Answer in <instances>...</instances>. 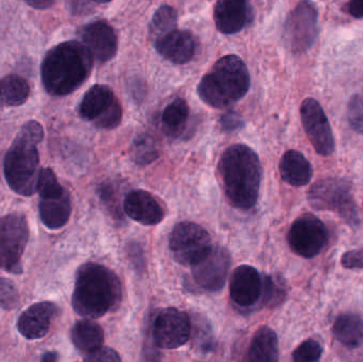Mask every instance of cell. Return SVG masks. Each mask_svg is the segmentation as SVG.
<instances>
[{
    "label": "cell",
    "mask_w": 363,
    "mask_h": 362,
    "mask_svg": "<svg viewBox=\"0 0 363 362\" xmlns=\"http://www.w3.org/2000/svg\"><path fill=\"white\" fill-rule=\"evenodd\" d=\"M226 198L234 208L247 210L257 203L262 168L255 151L245 145L228 147L218 165Z\"/></svg>",
    "instance_id": "6da1fadb"
},
{
    "label": "cell",
    "mask_w": 363,
    "mask_h": 362,
    "mask_svg": "<svg viewBox=\"0 0 363 362\" xmlns=\"http://www.w3.org/2000/svg\"><path fill=\"white\" fill-rule=\"evenodd\" d=\"M123 299L117 274L96 263H86L76 274L72 305L74 312L87 319L101 318L117 310Z\"/></svg>",
    "instance_id": "7a4b0ae2"
},
{
    "label": "cell",
    "mask_w": 363,
    "mask_h": 362,
    "mask_svg": "<svg viewBox=\"0 0 363 362\" xmlns=\"http://www.w3.org/2000/svg\"><path fill=\"white\" fill-rule=\"evenodd\" d=\"M94 57L83 43H61L51 48L42 63V81L47 93L66 96L78 89L91 74Z\"/></svg>",
    "instance_id": "3957f363"
},
{
    "label": "cell",
    "mask_w": 363,
    "mask_h": 362,
    "mask_svg": "<svg viewBox=\"0 0 363 362\" xmlns=\"http://www.w3.org/2000/svg\"><path fill=\"white\" fill-rule=\"evenodd\" d=\"M43 137L42 125L38 121H28L11 145L4 159V176L9 187L23 197H29L38 191L40 172L38 145Z\"/></svg>",
    "instance_id": "277c9868"
},
{
    "label": "cell",
    "mask_w": 363,
    "mask_h": 362,
    "mask_svg": "<svg viewBox=\"0 0 363 362\" xmlns=\"http://www.w3.org/2000/svg\"><path fill=\"white\" fill-rule=\"evenodd\" d=\"M249 70L235 55L221 57L198 85L199 97L207 106L223 108L242 99L250 89Z\"/></svg>",
    "instance_id": "5b68a950"
},
{
    "label": "cell",
    "mask_w": 363,
    "mask_h": 362,
    "mask_svg": "<svg viewBox=\"0 0 363 362\" xmlns=\"http://www.w3.org/2000/svg\"><path fill=\"white\" fill-rule=\"evenodd\" d=\"M308 202L315 210L337 213L351 227L359 225L357 206L347 181L336 178L319 181L308 191Z\"/></svg>",
    "instance_id": "8992f818"
},
{
    "label": "cell",
    "mask_w": 363,
    "mask_h": 362,
    "mask_svg": "<svg viewBox=\"0 0 363 362\" xmlns=\"http://www.w3.org/2000/svg\"><path fill=\"white\" fill-rule=\"evenodd\" d=\"M27 218L14 213L0 218V269L21 274V257L29 240Z\"/></svg>",
    "instance_id": "52a82bcc"
},
{
    "label": "cell",
    "mask_w": 363,
    "mask_h": 362,
    "mask_svg": "<svg viewBox=\"0 0 363 362\" xmlns=\"http://www.w3.org/2000/svg\"><path fill=\"white\" fill-rule=\"evenodd\" d=\"M169 248L178 263L192 267L211 252L213 244L211 236L204 227L184 221L172 229Z\"/></svg>",
    "instance_id": "ba28073f"
},
{
    "label": "cell",
    "mask_w": 363,
    "mask_h": 362,
    "mask_svg": "<svg viewBox=\"0 0 363 362\" xmlns=\"http://www.w3.org/2000/svg\"><path fill=\"white\" fill-rule=\"evenodd\" d=\"M318 9L311 0H302L288 15L284 40L294 53L308 50L318 35Z\"/></svg>",
    "instance_id": "9c48e42d"
},
{
    "label": "cell",
    "mask_w": 363,
    "mask_h": 362,
    "mask_svg": "<svg viewBox=\"0 0 363 362\" xmlns=\"http://www.w3.org/2000/svg\"><path fill=\"white\" fill-rule=\"evenodd\" d=\"M290 249L298 256L313 259L322 252L328 242V231L318 217L311 214L298 217L287 236Z\"/></svg>",
    "instance_id": "30bf717a"
},
{
    "label": "cell",
    "mask_w": 363,
    "mask_h": 362,
    "mask_svg": "<svg viewBox=\"0 0 363 362\" xmlns=\"http://www.w3.org/2000/svg\"><path fill=\"white\" fill-rule=\"evenodd\" d=\"M301 119L307 137L318 154L328 157L335 150V138L332 127L321 104L307 98L301 104Z\"/></svg>",
    "instance_id": "8fae6325"
},
{
    "label": "cell",
    "mask_w": 363,
    "mask_h": 362,
    "mask_svg": "<svg viewBox=\"0 0 363 362\" xmlns=\"http://www.w3.org/2000/svg\"><path fill=\"white\" fill-rule=\"evenodd\" d=\"M191 335V320L177 308L162 310L153 323V340L159 348L174 350L187 344Z\"/></svg>",
    "instance_id": "7c38bea8"
},
{
    "label": "cell",
    "mask_w": 363,
    "mask_h": 362,
    "mask_svg": "<svg viewBox=\"0 0 363 362\" xmlns=\"http://www.w3.org/2000/svg\"><path fill=\"white\" fill-rule=\"evenodd\" d=\"M192 268L194 282L200 288L209 293L221 290L230 271V253L223 247L213 246L211 252Z\"/></svg>",
    "instance_id": "4fadbf2b"
},
{
    "label": "cell",
    "mask_w": 363,
    "mask_h": 362,
    "mask_svg": "<svg viewBox=\"0 0 363 362\" xmlns=\"http://www.w3.org/2000/svg\"><path fill=\"white\" fill-rule=\"evenodd\" d=\"M81 38L96 61L104 63L116 55L118 38L106 21H97L85 26L81 31Z\"/></svg>",
    "instance_id": "5bb4252c"
},
{
    "label": "cell",
    "mask_w": 363,
    "mask_h": 362,
    "mask_svg": "<svg viewBox=\"0 0 363 362\" xmlns=\"http://www.w3.org/2000/svg\"><path fill=\"white\" fill-rule=\"evenodd\" d=\"M262 278L252 266H239L233 272L230 295L233 302L241 307L255 305L262 298Z\"/></svg>",
    "instance_id": "9a60e30c"
},
{
    "label": "cell",
    "mask_w": 363,
    "mask_h": 362,
    "mask_svg": "<svg viewBox=\"0 0 363 362\" xmlns=\"http://www.w3.org/2000/svg\"><path fill=\"white\" fill-rule=\"evenodd\" d=\"M57 314L59 308L51 302L33 304L19 316L17 329L26 339H40L48 334Z\"/></svg>",
    "instance_id": "2e32d148"
},
{
    "label": "cell",
    "mask_w": 363,
    "mask_h": 362,
    "mask_svg": "<svg viewBox=\"0 0 363 362\" xmlns=\"http://www.w3.org/2000/svg\"><path fill=\"white\" fill-rule=\"evenodd\" d=\"M213 18L221 33H238L251 21V6L247 0H218Z\"/></svg>",
    "instance_id": "e0dca14e"
},
{
    "label": "cell",
    "mask_w": 363,
    "mask_h": 362,
    "mask_svg": "<svg viewBox=\"0 0 363 362\" xmlns=\"http://www.w3.org/2000/svg\"><path fill=\"white\" fill-rule=\"evenodd\" d=\"M125 214L143 225H157L164 219V210L148 191L136 189L128 193L123 202Z\"/></svg>",
    "instance_id": "ac0fdd59"
},
{
    "label": "cell",
    "mask_w": 363,
    "mask_h": 362,
    "mask_svg": "<svg viewBox=\"0 0 363 362\" xmlns=\"http://www.w3.org/2000/svg\"><path fill=\"white\" fill-rule=\"evenodd\" d=\"M157 52L174 64L188 63L196 52V42L189 31L174 30L155 42Z\"/></svg>",
    "instance_id": "d6986e66"
},
{
    "label": "cell",
    "mask_w": 363,
    "mask_h": 362,
    "mask_svg": "<svg viewBox=\"0 0 363 362\" xmlns=\"http://www.w3.org/2000/svg\"><path fill=\"white\" fill-rule=\"evenodd\" d=\"M281 179L291 186H305L311 182L313 167L308 159L296 150H289L279 162Z\"/></svg>",
    "instance_id": "ffe728a7"
},
{
    "label": "cell",
    "mask_w": 363,
    "mask_h": 362,
    "mask_svg": "<svg viewBox=\"0 0 363 362\" xmlns=\"http://www.w3.org/2000/svg\"><path fill=\"white\" fill-rule=\"evenodd\" d=\"M279 340L270 327H264L256 332L245 361L275 362L279 361Z\"/></svg>",
    "instance_id": "44dd1931"
},
{
    "label": "cell",
    "mask_w": 363,
    "mask_h": 362,
    "mask_svg": "<svg viewBox=\"0 0 363 362\" xmlns=\"http://www.w3.org/2000/svg\"><path fill=\"white\" fill-rule=\"evenodd\" d=\"M116 99L112 89L97 84L89 89L79 106V114L84 120L94 121L104 114Z\"/></svg>",
    "instance_id": "7402d4cb"
},
{
    "label": "cell",
    "mask_w": 363,
    "mask_h": 362,
    "mask_svg": "<svg viewBox=\"0 0 363 362\" xmlns=\"http://www.w3.org/2000/svg\"><path fill=\"white\" fill-rule=\"evenodd\" d=\"M72 341L80 352L91 354L104 344V333L102 327L93 320H81L72 327Z\"/></svg>",
    "instance_id": "603a6c76"
},
{
    "label": "cell",
    "mask_w": 363,
    "mask_h": 362,
    "mask_svg": "<svg viewBox=\"0 0 363 362\" xmlns=\"http://www.w3.org/2000/svg\"><path fill=\"white\" fill-rule=\"evenodd\" d=\"M72 204L67 191L55 199H42L40 203V216L43 225L50 230H59L69 220Z\"/></svg>",
    "instance_id": "cb8c5ba5"
},
{
    "label": "cell",
    "mask_w": 363,
    "mask_h": 362,
    "mask_svg": "<svg viewBox=\"0 0 363 362\" xmlns=\"http://www.w3.org/2000/svg\"><path fill=\"white\" fill-rule=\"evenodd\" d=\"M333 334L342 346L360 348L363 346V319L358 315H341L335 322Z\"/></svg>",
    "instance_id": "d4e9b609"
},
{
    "label": "cell",
    "mask_w": 363,
    "mask_h": 362,
    "mask_svg": "<svg viewBox=\"0 0 363 362\" xmlns=\"http://www.w3.org/2000/svg\"><path fill=\"white\" fill-rule=\"evenodd\" d=\"M29 95V84L21 77L10 74L0 80V108L21 106Z\"/></svg>",
    "instance_id": "484cf974"
},
{
    "label": "cell",
    "mask_w": 363,
    "mask_h": 362,
    "mask_svg": "<svg viewBox=\"0 0 363 362\" xmlns=\"http://www.w3.org/2000/svg\"><path fill=\"white\" fill-rule=\"evenodd\" d=\"M190 110L187 102L182 98H177L170 102L163 112L162 123L164 132L172 137H178L185 129L189 118Z\"/></svg>",
    "instance_id": "4316f807"
},
{
    "label": "cell",
    "mask_w": 363,
    "mask_h": 362,
    "mask_svg": "<svg viewBox=\"0 0 363 362\" xmlns=\"http://www.w3.org/2000/svg\"><path fill=\"white\" fill-rule=\"evenodd\" d=\"M177 23H178L177 11L172 6H162L153 15L152 21L150 23L149 33H150L151 40L155 43L166 34L174 31L177 29Z\"/></svg>",
    "instance_id": "83f0119b"
},
{
    "label": "cell",
    "mask_w": 363,
    "mask_h": 362,
    "mask_svg": "<svg viewBox=\"0 0 363 362\" xmlns=\"http://www.w3.org/2000/svg\"><path fill=\"white\" fill-rule=\"evenodd\" d=\"M131 157L140 166L149 165L155 162L159 157V149L155 140L148 135L138 136L132 146Z\"/></svg>",
    "instance_id": "f1b7e54d"
},
{
    "label": "cell",
    "mask_w": 363,
    "mask_h": 362,
    "mask_svg": "<svg viewBox=\"0 0 363 362\" xmlns=\"http://www.w3.org/2000/svg\"><path fill=\"white\" fill-rule=\"evenodd\" d=\"M191 335L194 348L199 352L209 353L213 350L215 339H213V329L206 319L196 316L194 321V329L191 325Z\"/></svg>",
    "instance_id": "f546056e"
},
{
    "label": "cell",
    "mask_w": 363,
    "mask_h": 362,
    "mask_svg": "<svg viewBox=\"0 0 363 362\" xmlns=\"http://www.w3.org/2000/svg\"><path fill=\"white\" fill-rule=\"evenodd\" d=\"M38 191L40 199H55L63 196L66 191L60 185L55 172L50 168H44L38 176Z\"/></svg>",
    "instance_id": "4dcf8cb0"
},
{
    "label": "cell",
    "mask_w": 363,
    "mask_h": 362,
    "mask_svg": "<svg viewBox=\"0 0 363 362\" xmlns=\"http://www.w3.org/2000/svg\"><path fill=\"white\" fill-rule=\"evenodd\" d=\"M123 119V108L118 100L115 99L114 102L111 104L110 108L100 115L96 120H94V125L99 129L112 130L118 127L119 123Z\"/></svg>",
    "instance_id": "1f68e13d"
},
{
    "label": "cell",
    "mask_w": 363,
    "mask_h": 362,
    "mask_svg": "<svg viewBox=\"0 0 363 362\" xmlns=\"http://www.w3.org/2000/svg\"><path fill=\"white\" fill-rule=\"evenodd\" d=\"M19 293L16 285L8 278H0V307L12 310L18 306Z\"/></svg>",
    "instance_id": "d6a6232c"
},
{
    "label": "cell",
    "mask_w": 363,
    "mask_h": 362,
    "mask_svg": "<svg viewBox=\"0 0 363 362\" xmlns=\"http://www.w3.org/2000/svg\"><path fill=\"white\" fill-rule=\"evenodd\" d=\"M321 356V344L315 340L308 339L294 351L292 359L296 362H313L319 361Z\"/></svg>",
    "instance_id": "836d02e7"
},
{
    "label": "cell",
    "mask_w": 363,
    "mask_h": 362,
    "mask_svg": "<svg viewBox=\"0 0 363 362\" xmlns=\"http://www.w3.org/2000/svg\"><path fill=\"white\" fill-rule=\"evenodd\" d=\"M347 117L353 130L363 134V94H356L350 99Z\"/></svg>",
    "instance_id": "e575fe53"
},
{
    "label": "cell",
    "mask_w": 363,
    "mask_h": 362,
    "mask_svg": "<svg viewBox=\"0 0 363 362\" xmlns=\"http://www.w3.org/2000/svg\"><path fill=\"white\" fill-rule=\"evenodd\" d=\"M85 361H110L117 362L121 361V358L116 351L110 348H100L99 350L95 351L91 354L86 355L84 357Z\"/></svg>",
    "instance_id": "d590c367"
},
{
    "label": "cell",
    "mask_w": 363,
    "mask_h": 362,
    "mask_svg": "<svg viewBox=\"0 0 363 362\" xmlns=\"http://www.w3.org/2000/svg\"><path fill=\"white\" fill-rule=\"evenodd\" d=\"M341 263L347 269H363V250L345 253L341 259Z\"/></svg>",
    "instance_id": "8d00e7d4"
},
{
    "label": "cell",
    "mask_w": 363,
    "mask_h": 362,
    "mask_svg": "<svg viewBox=\"0 0 363 362\" xmlns=\"http://www.w3.org/2000/svg\"><path fill=\"white\" fill-rule=\"evenodd\" d=\"M220 123H221L222 129L226 132L235 131L243 125L240 115L237 114L236 112H233V111H230V112L223 115Z\"/></svg>",
    "instance_id": "74e56055"
},
{
    "label": "cell",
    "mask_w": 363,
    "mask_h": 362,
    "mask_svg": "<svg viewBox=\"0 0 363 362\" xmlns=\"http://www.w3.org/2000/svg\"><path fill=\"white\" fill-rule=\"evenodd\" d=\"M349 13L355 18H363V0H350Z\"/></svg>",
    "instance_id": "f35d334b"
},
{
    "label": "cell",
    "mask_w": 363,
    "mask_h": 362,
    "mask_svg": "<svg viewBox=\"0 0 363 362\" xmlns=\"http://www.w3.org/2000/svg\"><path fill=\"white\" fill-rule=\"evenodd\" d=\"M26 2L32 8L44 10V9L50 8L55 4V0H26Z\"/></svg>",
    "instance_id": "ab89813d"
},
{
    "label": "cell",
    "mask_w": 363,
    "mask_h": 362,
    "mask_svg": "<svg viewBox=\"0 0 363 362\" xmlns=\"http://www.w3.org/2000/svg\"><path fill=\"white\" fill-rule=\"evenodd\" d=\"M59 359V356H57V353L55 352H48L42 357V361L44 362H55Z\"/></svg>",
    "instance_id": "60d3db41"
},
{
    "label": "cell",
    "mask_w": 363,
    "mask_h": 362,
    "mask_svg": "<svg viewBox=\"0 0 363 362\" xmlns=\"http://www.w3.org/2000/svg\"><path fill=\"white\" fill-rule=\"evenodd\" d=\"M95 1L99 2V4H106V2H110L112 0H95Z\"/></svg>",
    "instance_id": "b9f144b4"
}]
</instances>
